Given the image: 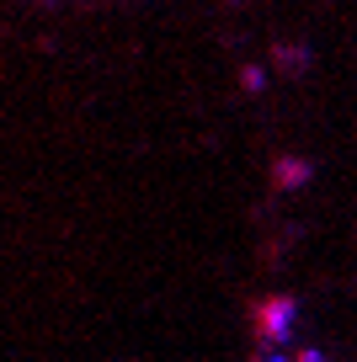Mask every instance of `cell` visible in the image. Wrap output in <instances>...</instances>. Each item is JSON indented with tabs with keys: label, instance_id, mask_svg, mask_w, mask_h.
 <instances>
[{
	"label": "cell",
	"instance_id": "6da1fadb",
	"mask_svg": "<svg viewBox=\"0 0 357 362\" xmlns=\"http://www.w3.org/2000/svg\"><path fill=\"white\" fill-rule=\"evenodd\" d=\"M251 325H256V341H261V346H288L293 325H299V298H288V293L261 298V304L251 309Z\"/></svg>",
	"mask_w": 357,
	"mask_h": 362
}]
</instances>
